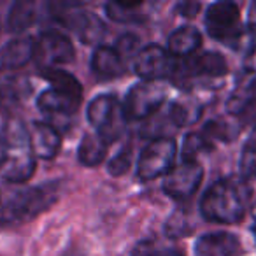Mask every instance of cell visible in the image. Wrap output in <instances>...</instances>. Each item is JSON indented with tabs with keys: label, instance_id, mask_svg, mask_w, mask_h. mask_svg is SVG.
I'll return each instance as SVG.
<instances>
[{
	"label": "cell",
	"instance_id": "cell-22",
	"mask_svg": "<svg viewBox=\"0 0 256 256\" xmlns=\"http://www.w3.org/2000/svg\"><path fill=\"white\" fill-rule=\"evenodd\" d=\"M140 2H110L106 6V12L118 23H136L140 20Z\"/></svg>",
	"mask_w": 256,
	"mask_h": 256
},
{
	"label": "cell",
	"instance_id": "cell-29",
	"mask_svg": "<svg viewBox=\"0 0 256 256\" xmlns=\"http://www.w3.org/2000/svg\"><path fill=\"white\" fill-rule=\"evenodd\" d=\"M244 153H251V154H256V126L252 130V134L249 136L248 142L244 146Z\"/></svg>",
	"mask_w": 256,
	"mask_h": 256
},
{
	"label": "cell",
	"instance_id": "cell-9",
	"mask_svg": "<svg viewBox=\"0 0 256 256\" xmlns=\"http://www.w3.org/2000/svg\"><path fill=\"white\" fill-rule=\"evenodd\" d=\"M204 179V168L196 162H182L167 174L164 192L174 200H186L198 190Z\"/></svg>",
	"mask_w": 256,
	"mask_h": 256
},
{
	"label": "cell",
	"instance_id": "cell-32",
	"mask_svg": "<svg viewBox=\"0 0 256 256\" xmlns=\"http://www.w3.org/2000/svg\"><path fill=\"white\" fill-rule=\"evenodd\" d=\"M158 256H181L178 251H164V252H160Z\"/></svg>",
	"mask_w": 256,
	"mask_h": 256
},
{
	"label": "cell",
	"instance_id": "cell-15",
	"mask_svg": "<svg viewBox=\"0 0 256 256\" xmlns=\"http://www.w3.org/2000/svg\"><path fill=\"white\" fill-rule=\"evenodd\" d=\"M34 60V39L18 37L0 48V68H20Z\"/></svg>",
	"mask_w": 256,
	"mask_h": 256
},
{
	"label": "cell",
	"instance_id": "cell-5",
	"mask_svg": "<svg viewBox=\"0 0 256 256\" xmlns=\"http://www.w3.org/2000/svg\"><path fill=\"white\" fill-rule=\"evenodd\" d=\"M176 154H178V144L172 137L151 140L139 156V164H137L139 179L151 181V179L167 176L174 168Z\"/></svg>",
	"mask_w": 256,
	"mask_h": 256
},
{
	"label": "cell",
	"instance_id": "cell-20",
	"mask_svg": "<svg viewBox=\"0 0 256 256\" xmlns=\"http://www.w3.org/2000/svg\"><path fill=\"white\" fill-rule=\"evenodd\" d=\"M42 78L53 84L51 88L58 90V92H64V93H67V95L74 96V98L81 100V96H82L81 82L72 74H68L67 70H62V68H44Z\"/></svg>",
	"mask_w": 256,
	"mask_h": 256
},
{
	"label": "cell",
	"instance_id": "cell-25",
	"mask_svg": "<svg viewBox=\"0 0 256 256\" xmlns=\"http://www.w3.org/2000/svg\"><path fill=\"white\" fill-rule=\"evenodd\" d=\"M114 50L120 53V56L123 58H128V56H137V53H139V39H137L136 36H132V34H126V36L120 37L116 42V48Z\"/></svg>",
	"mask_w": 256,
	"mask_h": 256
},
{
	"label": "cell",
	"instance_id": "cell-17",
	"mask_svg": "<svg viewBox=\"0 0 256 256\" xmlns=\"http://www.w3.org/2000/svg\"><path fill=\"white\" fill-rule=\"evenodd\" d=\"M92 70L100 78H118L124 70V60L114 48L98 46L92 56Z\"/></svg>",
	"mask_w": 256,
	"mask_h": 256
},
{
	"label": "cell",
	"instance_id": "cell-4",
	"mask_svg": "<svg viewBox=\"0 0 256 256\" xmlns=\"http://www.w3.org/2000/svg\"><path fill=\"white\" fill-rule=\"evenodd\" d=\"M88 121L107 144L118 140L126 126L123 104L112 95H98L88 106Z\"/></svg>",
	"mask_w": 256,
	"mask_h": 256
},
{
	"label": "cell",
	"instance_id": "cell-30",
	"mask_svg": "<svg viewBox=\"0 0 256 256\" xmlns=\"http://www.w3.org/2000/svg\"><path fill=\"white\" fill-rule=\"evenodd\" d=\"M248 18H249V25L256 26V0L249 6V12H248Z\"/></svg>",
	"mask_w": 256,
	"mask_h": 256
},
{
	"label": "cell",
	"instance_id": "cell-14",
	"mask_svg": "<svg viewBox=\"0 0 256 256\" xmlns=\"http://www.w3.org/2000/svg\"><path fill=\"white\" fill-rule=\"evenodd\" d=\"M64 22L78 34V37L86 44H96L104 37V25L93 12L78 11L65 14Z\"/></svg>",
	"mask_w": 256,
	"mask_h": 256
},
{
	"label": "cell",
	"instance_id": "cell-1",
	"mask_svg": "<svg viewBox=\"0 0 256 256\" xmlns=\"http://www.w3.org/2000/svg\"><path fill=\"white\" fill-rule=\"evenodd\" d=\"M249 188L235 179H221L214 182L200 200V212L207 221L234 224L246 216Z\"/></svg>",
	"mask_w": 256,
	"mask_h": 256
},
{
	"label": "cell",
	"instance_id": "cell-28",
	"mask_svg": "<svg viewBox=\"0 0 256 256\" xmlns=\"http://www.w3.org/2000/svg\"><path fill=\"white\" fill-rule=\"evenodd\" d=\"M178 11L181 12V16L193 18V16H196V12L200 11V4L198 2H182V4L178 6Z\"/></svg>",
	"mask_w": 256,
	"mask_h": 256
},
{
	"label": "cell",
	"instance_id": "cell-21",
	"mask_svg": "<svg viewBox=\"0 0 256 256\" xmlns=\"http://www.w3.org/2000/svg\"><path fill=\"white\" fill-rule=\"evenodd\" d=\"M37 6L34 2H16L8 14V30L14 34L25 32L37 18Z\"/></svg>",
	"mask_w": 256,
	"mask_h": 256
},
{
	"label": "cell",
	"instance_id": "cell-18",
	"mask_svg": "<svg viewBox=\"0 0 256 256\" xmlns=\"http://www.w3.org/2000/svg\"><path fill=\"white\" fill-rule=\"evenodd\" d=\"M79 104H81V100L74 98L64 92H58L54 88L44 90L37 98L39 109L54 114H74L79 109Z\"/></svg>",
	"mask_w": 256,
	"mask_h": 256
},
{
	"label": "cell",
	"instance_id": "cell-11",
	"mask_svg": "<svg viewBox=\"0 0 256 256\" xmlns=\"http://www.w3.org/2000/svg\"><path fill=\"white\" fill-rule=\"evenodd\" d=\"M176 72H182L188 76H207V78H221L228 72V64L220 53L204 51L195 53L176 64Z\"/></svg>",
	"mask_w": 256,
	"mask_h": 256
},
{
	"label": "cell",
	"instance_id": "cell-26",
	"mask_svg": "<svg viewBox=\"0 0 256 256\" xmlns=\"http://www.w3.org/2000/svg\"><path fill=\"white\" fill-rule=\"evenodd\" d=\"M158 254H160V252H158L156 244H154L153 240H140L134 246L132 254L130 256H158Z\"/></svg>",
	"mask_w": 256,
	"mask_h": 256
},
{
	"label": "cell",
	"instance_id": "cell-12",
	"mask_svg": "<svg viewBox=\"0 0 256 256\" xmlns=\"http://www.w3.org/2000/svg\"><path fill=\"white\" fill-rule=\"evenodd\" d=\"M196 256H240V240L228 232H212L206 234L195 244Z\"/></svg>",
	"mask_w": 256,
	"mask_h": 256
},
{
	"label": "cell",
	"instance_id": "cell-6",
	"mask_svg": "<svg viewBox=\"0 0 256 256\" xmlns=\"http://www.w3.org/2000/svg\"><path fill=\"white\" fill-rule=\"evenodd\" d=\"M165 104V90L154 81L137 82L130 88L123 109L130 120H148Z\"/></svg>",
	"mask_w": 256,
	"mask_h": 256
},
{
	"label": "cell",
	"instance_id": "cell-24",
	"mask_svg": "<svg viewBox=\"0 0 256 256\" xmlns=\"http://www.w3.org/2000/svg\"><path fill=\"white\" fill-rule=\"evenodd\" d=\"M130 165H132V148L126 146L109 162L107 170H109V174L114 176V178H120V176H123L124 172L130 168Z\"/></svg>",
	"mask_w": 256,
	"mask_h": 256
},
{
	"label": "cell",
	"instance_id": "cell-19",
	"mask_svg": "<svg viewBox=\"0 0 256 256\" xmlns=\"http://www.w3.org/2000/svg\"><path fill=\"white\" fill-rule=\"evenodd\" d=\"M109 144L98 134H86L78 150V158L86 167H96L104 162Z\"/></svg>",
	"mask_w": 256,
	"mask_h": 256
},
{
	"label": "cell",
	"instance_id": "cell-34",
	"mask_svg": "<svg viewBox=\"0 0 256 256\" xmlns=\"http://www.w3.org/2000/svg\"><path fill=\"white\" fill-rule=\"evenodd\" d=\"M2 100H4V95H2V92H0V107H2Z\"/></svg>",
	"mask_w": 256,
	"mask_h": 256
},
{
	"label": "cell",
	"instance_id": "cell-27",
	"mask_svg": "<svg viewBox=\"0 0 256 256\" xmlns=\"http://www.w3.org/2000/svg\"><path fill=\"white\" fill-rule=\"evenodd\" d=\"M242 176L246 179L256 178V154L244 153V156H242Z\"/></svg>",
	"mask_w": 256,
	"mask_h": 256
},
{
	"label": "cell",
	"instance_id": "cell-23",
	"mask_svg": "<svg viewBox=\"0 0 256 256\" xmlns=\"http://www.w3.org/2000/svg\"><path fill=\"white\" fill-rule=\"evenodd\" d=\"M210 150L209 139L202 134H190L184 137V146H182V156L184 162H195V156L200 151Z\"/></svg>",
	"mask_w": 256,
	"mask_h": 256
},
{
	"label": "cell",
	"instance_id": "cell-10",
	"mask_svg": "<svg viewBox=\"0 0 256 256\" xmlns=\"http://www.w3.org/2000/svg\"><path fill=\"white\" fill-rule=\"evenodd\" d=\"M238 23V8L234 2H216L209 6L206 12L207 32L214 39L224 40L230 44L240 30L237 28Z\"/></svg>",
	"mask_w": 256,
	"mask_h": 256
},
{
	"label": "cell",
	"instance_id": "cell-33",
	"mask_svg": "<svg viewBox=\"0 0 256 256\" xmlns=\"http://www.w3.org/2000/svg\"><path fill=\"white\" fill-rule=\"evenodd\" d=\"M64 256H82V254H81L79 251H67Z\"/></svg>",
	"mask_w": 256,
	"mask_h": 256
},
{
	"label": "cell",
	"instance_id": "cell-8",
	"mask_svg": "<svg viewBox=\"0 0 256 256\" xmlns=\"http://www.w3.org/2000/svg\"><path fill=\"white\" fill-rule=\"evenodd\" d=\"M176 64L170 53L160 46H146L136 56V72L144 81H158L167 76H172L176 70Z\"/></svg>",
	"mask_w": 256,
	"mask_h": 256
},
{
	"label": "cell",
	"instance_id": "cell-13",
	"mask_svg": "<svg viewBox=\"0 0 256 256\" xmlns=\"http://www.w3.org/2000/svg\"><path fill=\"white\" fill-rule=\"evenodd\" d=\"M30 146H32L34 156L42 158V160H51L58 154L62 148V137L54 126L48 123H32L28 130Z\"/></svg>",
	"mask_w": 256,
	"mask_h": 256
},
{
	"label": "cell",
	"instance_id": "cell-16",
	"mask_svg": "<svg viewBox=\"0 0 256 256\" xmlns=\"http://www.w3.org/2000/svg\"><path fill=\"white\" fill-rule=\"evenodd\" d=\"M202 44V36L195 26H179L170 34L167 42V51L176 58H188L198 51Z\"/></svg>",
	"mask_w": 256,
	"mask_h": 256
},
{
	"label": "cell",
	"instance_id": "cell-7",
	"mask_svg": "<svg viewBox=\"0 0 256 256\" xmlns=\"http://www.w3.org/2000/svg\"><path fill=\"white\" fill-rule=\"evenodd\" d=\"M34 60L42 70L56 68V65L74 60V46L64 34L48 30L34 40Z\"/></svg>",
	"mask_w": 256,
	"mask_h": 256
},
{
	"label": "cell",
	"instance_id": "cell-2",
	"mask_svg": "<svg viewBox=\"0 0 256 256\" xmlns=\"http://www.w3.org/2000/svg\"><path fill=\"white\" fill-rule=\"evenodd\" d=\"M60 195V186L56 182H48L44 186L20 190L9 195L0 207V226H11L34 220L40 212L48 210Z\"/></svg>",
	"mask_w": 256,
	"mask_h": 256
},
{
	"label": "cell",
	"instance_id": "cell-31",
	"mask_svg": "<svg viewBox=\"0 0 256 256\" xmlns=\"http://www.w3.org/2000/svg\"><path fill=\"white\" fill-rule=\"evenodd\" d=\"M6 153H8V148H6L4 139H0V168H2V165L6 162Z\"/></svg>",
	"mask_w": 256,
	"mask_h": 256
},
{
	"label": "cell",
	"instance_id": "cell-3",
	"mask_svg": "<svg viewBox=\"0 0 256 256\" xmlns=\"http://www.w3.org/2000/svg\"><path fill=\"white\" fill-rule=\"evenodd\" d=\"M6 162L2 165V178L12 184L26 182L36 172V156L30 146L26 126L18 120H12L6 128Z\"/></svg>",
	"mask_w": 256,
	"mask_h": 256
}]
</instances>
